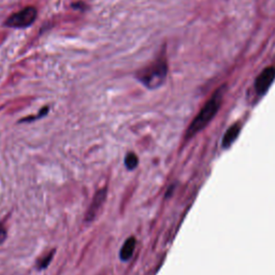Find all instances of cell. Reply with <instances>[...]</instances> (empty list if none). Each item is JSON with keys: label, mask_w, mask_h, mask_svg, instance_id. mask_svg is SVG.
Wrapping results in <instances>:
<instances>
[{"label": "cell", "mask_w": 275, "mask_h": 275, "mask_svg": "<svg viewBox=\"0 0 275 275\" xmlns=\"http://www.w3.org/2000/svg\"><path fill=\"white\" fill-rule=\"evenodd\" d=\"M222 95L224 88H220L214 92L212 98L208 101L206 106L201 108V111L198 113L197 116L192 122L190 128L187 130V138H192L194 136L199 134L214 118L216 113L218 112L220 108Z\"/></svg>", "instance_id": "6da1fadb"}, {"label": "cell", "mask_w": 275, "mask_h": 275, "mask_svg": "<svg viewBox=\"0 0 275 275\" xmlns=\"http://www.w3.org/2000/svg\"><path fill=\"white\" fill-rule=\"evenodd\" d=\"M167 60L164 57L157 58L154 62L144 67L139 72H136V78L150 90H156L164 84L167 78Z\"/></svg>", "instance_id": "7a4b0ae2"}, {"label": "cell", "mask_w": 275, "mask_h": 275, "mask_svg": "<svg viewBox=\"0 0 275 275\" xmlns=\"http://www.w3.org/2000/svg\"><path fill=\"white\" fill-rule=\"evenodd\" d=\"M38 11L34 6H26V8L22 9L16 13H13L12 16L8 18L6 20L4 25L10 28H16V30H20V28H27L32 26L36 18H37Z\"/></svg>", "instance_id": "3957f363"}, {"label": "cell", "mask_w": 275, "mask_h": 275, "mask_svg": "<svg viewBox=\"0 0 275 275\" xmlns=\"http://www.w3.org/2000/svg\"><path fill=\"white\" fill-rule=\"evenodd\" d=\"M275 80V68L270 67L264 69L259 74L255 82V88L258 95H264L270 88L273 81Z\"/></svg>", "instance_id": "277c9868"}, {"label": "cell", "mask_w": 275, "mask_h": 275, "mask_svg": "<svg viewBox=\"0 0 275 275\" xmlns=\"http://www.w3.org/2000/svg\"><path fill=\"white\" fill-rule=\"evenodd\" d=\"M106 199V188H102L96 192L95 196L92 198V202L90 204L88 211L86 213V220L90 222L95 218L99 210L104 206V201Z\"/></svg>", "instance_id": "5b68a950"}, {"label": "cell", "mask_w": 275, "mask_h": 275, "mask_svg": "<svg viewBox=\"0 0 275 275\" xmlns=\"http://www.w3.org/2000/svg\"><path fill=\"white\" fill-rule=\"evenodd\" d=\"M136 238L134 236H130L122 244L120 252V257L122 259V262H128L132 258L134 252L136 250Z\"/></svg>", "instance_id": "8992f818"}, {"label": "cell", "mask_w": 275, "mask_h": 275, "mask_svg": "<svg viewBox=\"0 0 275 275\" xmlns=\"http://www.w3.org/2000/svg\"><path fill=\"white\" fill-rule=\"evenodd\" d=\"M241 126L238 124H236L234 126H231L224 136L222 138V148H229L231 146H232L234 142L236 140V138L240 134Z\"/></svg>", "instance_id": "52a82bcc"}, {"label": "cell", "mask_w": 275, "mask_h": 275, "mask_svg": "<svg viewBox=\"0 0 275 275\" xmlns=\"http://www.w3.org/2000/svg\"><path fill=\"white\" fill-rule=\"evenodd\" d=\"M54 252L55 250H52V252H48V254L46 256H43L42 258H40L38 260V262H37V268L39 270H44L46 269V268L50 266V262H52V259L54 257Z\"/></svg>", "instance_id": "ba28073f"}, {"label": "cell", "mask_w": 275, "mask_h": 275, "mask_svg": "<svg viewBox=\"0 0 275 275\" xmlns=\"http://www.w3.org/2000/svg\"><path fill=\"white\" fill-rule=\"evenodd\" d=\"M139 164V159L134 153H129L125 157V166L128 170H134Z\"/></svg>", "instance_id": "9c48e42d"}, {"label": "cell", "mask_w": 275, "mask_h": 275, "mask_svg": "<svg viewBox=\"0 0 275 275\" xmlns=\"http://www.w3.org/2000/svg\"><path fill=\"white\" fill-rule=\"evenodd\" d=\"M48 111H50V108H48V106H44L37 115H32V116H28V118H26L22 120L20 122H30L37 120H39V118H44L46 115L48 113Z\"/></svg>", "instance_id": "30bf717a"}, {"label": "cell", "mask_w": 275, "mask_h": 275, "mask_svg": "<svg viewBox=\"0 0 275 275\" xmlns=\"http://www.w3.org/2000/svg\"><path fill=\"white\" fill-rule=\"evenodd\" d=\"M6 238V229L4 225L0 224V245H2Z\"/></svg>", "instance_id": "8fae6325"}]
</instances>
